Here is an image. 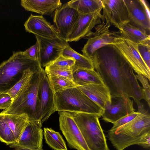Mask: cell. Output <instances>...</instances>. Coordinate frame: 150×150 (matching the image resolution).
I'll return each instance as SVG.
<instances>
[{"instance_id":"1","label":"cell","mask_w":150,"mask_h":150,"mask_svg":"<svg viewBox=\"0 0 150 150\" xmlns=\"http://www.w3.org/2000/svg\"><path fill=\"white\" fill-rule=\"evenodd\" d=\"M91 59L111 96L134 99V89L139 84L132 67L114 45L98 49Z\"/></svg>"},{"instance_id":"2","label":"cell","mask_w":150,"mask_h":150,"mask_svg":"<svg viewBox=\"0 0 150 150\" xmlns=\"http://www.w3.org/2000/svg\"><path fill=\"white\" fill-rule=\"evenodd\" d=\"M43 69L39 61L28 58L23 51L13 52L8 59L0 64V93L10 90L21 79L25 70L30 69L34 73Z\"/></svg>"},{"instance_id":"3","label":"cell","mask_w":150,"mask_h":150,"mask_svg":"<svg viewBox=\"0 0 150 150\" xmlns=\"http://www.w3.org/2000/svg\"><path fill=\"white\" fill-rule=\"evenodd\" d=\"M44 70L33 74L30 80L18 92L10 106L0 114H25L29 121L39 120L38 93Z\"/></svg>"},{"instance_id":"4","label":"cell","mask_w":150,"mask_h":150,"mask_svg":"<svg viewBox=\"0 0 150 150\" xmlns=\"http://www.w3.org/2000/svg\"><path fill=\"white\" fill-rule=\"evenodd\" d=\"M150 132V115L147 110L140 113L131 121L113 132H108V136L117 150H123L137 144L142 137Z\"/></svg>"},{"instance_id":"5","label":"cell","mask_w":150,"mask_h":150,"mask_svg":"<svg viewBox=\"0 0 150 150\" xmlns=\"http://www.w3.org/2000/svg\"><path fill=\"white\" fill-rule=\"evenodd\" d=\"M56 111L96 114L102 116L104 110L77 87L55 93Z\"/></svg>"},{"instance_id":"6","label":"cell","mask_w":150,"mask_h":150,"mask_svg":"<svg viewBox=\"0 0 150 150\" xmlns=\"http://www.w3.org/2000/svg\"><path fill=\"white\" fill-rule=\"evenodd\" d=\"M73 118L90 150H109L99 118L101 115L87 113L65 111Z\"/></svg>"},{"instance_id":"7","label":"cell","mask_w":150,"mask_h":150,"mask_svg":"<svg viewBox=\"0 0 150 150\" xmlns=\"http://www.w3.org/2000/svg\"><path fill=\"white\" fill-rule=\"evenodd\" d=\"M110 25L109 23H105L103 21L95 27V31L92 32L86 37L88 40L81 50L83 55L91 59L96 50L106 45L115 43L121 38L118 31H110Z\"/></svg>"},{"instance_id":"8","label":"cell","mask_w":150,"mask_h":150,"mask_svg":"<svg viewBox=\"0 0 150 150\" xmlns=\"http://www.w3.org/2000/svg\"><path fill=\"white\" fill-rule=\"evenodd\" d=\"M112 44L119 50L135 72L144 76L150 81V69L141 57L137 45L121 37Z\"/></svg>"},{"instance_id":"9","label":"cell","mask_w":150,"mask_h":150,"mask_svg":"<svg viewBox=\"0 0 150 150\" xmlns=\"http://www.w3.org/2000/svg\"><path fill=\"white\" fill-rule=\"evenodd\" d=\"M59 127L69 146L77 150H90L72 117L65 111H58Z\"/></svg>"},{"instance_id":"10","label":"cell","mask_w":150,"mask_h":150,"mask_svg":"<svg viewBox=\"0 0 150 150\" xmlns=\"http://www.w3.org/2000/svg\"><path fill=\"white\" fill-rule=\"evenodd\" d=\"M54 94L44 70L39 86L38 93L39 120L42 124L56 111Z\"/></svg>"},{"instance_id":"11","label":"cell","mask_w":150,"mask_h":150,"mask_svg":"<svg viewBox=\"0 0 150 150\" xmlns=\"http://www.w3.org/2000/svg\"><path fill=\"white\" fill-rule=\"evenodd\" d=\"M127 8L129 23L150 35V10L144 0H124Z\"/></svg>"},{"instance_id":"12","label":"cell","mask_w":150,"mask_h":150,"mask_svg":"<svg viewBox=\"0 0 150 150\" xmlns=\"http://www.w3.org/2000/svg\"><path fill=\"white\" fill-rule=\"evenodd\" d=\"M39 46V62L42 67H45L62 54L68 42L59 38H47L35 35Z\"/></svg>"},{"instance_id":"13","label":"cell","mask_w":150,"mask_h":150,"mask_svg":"<svg viewBox=\"0 0 150 150\" xmlns=\"http://www.w3.org/2000/svg\"><path fill=\"white\" fill-rule=\"evenodd\" d=\"M105 20L101 12L88 14L79 13L77 19L69 33L67 42L77 41L87 37L93 28Z\"/></svg>"},{"instance_id":"14","label":"cell","mask_w":150,"mask_h":150,"mask_svg":"<svg viewBox=\"0 0 150 150\" xmlns=\"http://www.w3.org/2000/svg\"><path fill=\"white\" fill-rule=\"evenodd\" d=\"M42 123L38 120L29 121L18 140L9 145L10 148L42 149Z\"/></svg>"},{"instance_id":"15","label":"cell","mask_w":150,"mask_h":150,"mask_svg":"<svg viewBox=\"0 0 150 150\" xmlns=\"http://www.w3.org/2000/svg\"><path fill=\"white\" fill-rule=\"evenodd\" d=\"M102 15L106 22L119 30L129 22L128 12L124 0H101Z\"/></svg>"},{"instance_id":"16","label":"cell","mask_w":150,"mask_h":150,"mask_svg":"<svg viewBox=\"0 0 150 150\" xmlns=\"http://www.w3.org/2000/svg\"><path fill=\"white\" fill-rule=\"evenodd\" d=\"M133 100L126 96H111V103L105 106L103 119L112 124L135 112Z\"/></svg>"},{"instance_id":"17","label":"cell","mask_w":150,"mask_h":150,"mask_svg":"<svg viewBox=\"0 0 150 150\" xmlns=\"http://www.w3.org/2000/svg\"><path fill=\"white\" fill-rule=\"evenodd\" d=\"M79 13L70 7L67 3L62 4L54 11L53 22L59 36L66 41L76 22Z\"/></svg>"},{"instance_id":"18","label":"cell","mask_w":150,"mask_h":150,"mask_svg":"<svg viewBox=\"0 0 150 150\" xmlns=\"http://www.w3.org/2000/svg\"><path fill=\"white\" fill-rule=\"evenodd\" d=\"M24 25L26 32L35 35L47 38H60L56 28L42 15L31 14Z\"/></svg>"},{"instance_id":"19","label":"cell","mask_w":150,"mask_h":150,"mask_svg":"<svg viewBox=\"0 0 150 150\" xmlns=\"http://www.w3.org/2000/svg\"><path fill=\"white\" fill-rule=\"evenodd\" d=\"M77 87L103 110L107 104L111 103L110 92L104 84H89Z\"/></svg>"},{"instance_id":"20","label":"cell","mask_w":150,"mask_h":150,"mask_svg":"<svg viewBox=\"0 0 150 150\" xmlns=\"http://www.w3.org/2000/svg\"><path fill=\"white\" fill-rule=\"evenodd\" d=\"M62 4L60 0H22L21 5L27 11L50 15Z\"/></svg>"},{"instance_id":"21","label":"cell","mask_w":150,"mask_h":150,"mask_svg":"<svg viewBox=\"0 0 150 150\" xmlns=\"http://www.w3.org/2000/svg\"><path fill=\"white\" fill-rule=\"evenodd\" d=\"M72 81L77 86L89 84H104L95 69L77 68L73 70Z\"/></svg>"},{"instance_id":"22","label":"cell","mask_w":150,"mask_h":150,"mask_svg":"<svg viewBox=\"0 0 150 150\" xmlns=\"http://www.w3.org/2000/svg\"><path fill=\"white\" fill-rule=\"evenodd\" d=\"M118 32L122 38L137 45L150 42V35L132 25L129 23L123 25Z\"/></svg>"},{"instance_id":"23","label":"cell","mask_w":150,"mask_h":150,"mask_svg":"<svg viewBox=\"0 0 150 150\" xmlns=\"http://www.w3.org/2000/svg\"><path fill=\"white\" fill-rule=\"evenodd\" d=\"M0 114L12 130L16 141L28 123L29 120L27 115L25 114L20 115L8 114Z\"/></svg>"},{"instance_id":"24","label":"cell","mask_w":150,"mask_h":150,"mask_svg":"<svg viewBox=\"0 0 150 150\" xmlns=\"http://www.w3.org/2000/svg\"><path fill=\"white\" fill-rule=\"evenodd\" d=\"M70 7L79 13L88 14L101 12L103 4L101 0H73L67 2Z\"/></svg>"},{"instance_id":"25","label":"cell","mask_w":150,"mask_h":150,"mask_svg":"<svg viewBox=\"0 0 150 150\" xmlns=\"http://www.w3.org/2000/svg\"><path fill=\"white\" fill-rule=\"evenodd\" d=\"M62 55L66 57L72 58L75 60V63L73 70L77 68L94 69L91 59L77 52L69 45L64 48Z\"/></svg>"},{"instance_id":"26","label":"cell","mask_w":150,"mask_h":150,"mask_svg":"<svg viewBox=\"0 0 150 150\" xmlns=\"http://www.w3.org/2000/svg\"><path fill=\"white\" fill-rule=\"evenodd\" d=\"M43 134L46 143L54 150H67L65 142L59 132L51 128H44Z\"/></svg>"},{"instance_id":"27","label":"cell","mask_w":150,"mask_h":150,"mask_svg":"<svg viewBox=\"0 0 150 150\" xmlns=\"http://www.w3.org/2000/svg\"><path fill=\"white\" fill-rule=\"evenodd\" d=\"M46 75L54 93L77 86L72 80L69 79L53 75Z\"/></svg>"},{"instance_id":"28","label":"cell","mask_w":150,"mask_h":150,"mask_svg":"<svg viewBox=\"0 0 150 150\" xmlns=\"http://www.w3.org/2000/svg\"><path fill=\"white\" fill-rule=\"evenodd\" d=\"M0 140L9 145L16 142L12 130L0 114Z\"/></svg>"},{"instance_id":"29","label":"cell","mask_w":150,"mask_h":150,"mask_svg":"<svg viewBox=\"0 0 150 150\" xmlns=\"http://www.w3.org/2000/svg\"><path fill=\"white\" fill-rule=\"evenodd\" d=\"M33 73L30 69L25 70L21 79L6 93L10 96L13 100L19 91L30 80Z\"/></svg>"},{"instance_id":"30","label":"cell","mask_w":150,"mask_h":150,"mask_svg":"<svg viewBox=\"0 0 150 150\" xmlns=\"http://www.w3.org/2000/svg\"><path fill=\"white\" fill-rule=\"evenodd\" d=\"M75 63V60L62 55L49 64L46 66L49 68L69 69H73Z\"/></svg>"},{"instance_id":"31","label":"cell","mask_w":150,"mask_h":150,"mask_svg":"<svg viewBox=\"0 0 150 150\" xmlns=\"http://www.w3.org/2000/svg\"><path fill=\"white\" fill-rule=\"evenodd\" d=\"M44 70L46 74L53 75L72 80L73 69H72L52 68L45 67Z\"/></svg>"},{"instance_id":"32","label":"cell","mask_w":150,"mask_h":150,"mask_svg":"<svg viewBox=\"0 0 150 150\" xmlns=\"http://www.w3.org/2000/svg\"><path fill=\"white\" fill-rule=\"evenodd\" d=\"M137 49L142 58L150 69V42L137 45Z\"/></svg>"},{"instance_id":"33","label":"cell","mask_w":150,"mask_h":150,"mask_svg":"<svg viewBox=\"0 0 150 150\" xmlns=\"http://www.w3.org/2000/svg\"><path fill=\"white\" fill-rule=\"evenodd\" d=\"M140 113L135 112L125 116L113 124L112 127L108 130L110 132H113L120 127L132 121Z\"/></svg>"},{"instance_id":"34","label":"cell","mask_w":150,"mask_h":150,"mask_svg":"<svg viewBox=\"0 0 150 150\" xmlns=\"http://www.w3.org/2000/svg\"><path fill=\"white\" fill-rule=\"evenodd\" d=\"M23 52V54L28 58L39 61V46L38 41H36L35 44Z\"/></svg>"},{"instance_id":"35","label":"cell","mask_w":150,"mask_h":150,"mask_svg":"<svg viewBox=\"0 0 150 150\" xmlns=\"http://www.w3.org/2000/svg\"><path fill=\"white\" fill-rule=\"evenodd\" d=\"M13 100L7 93H0V109L6 110L11 105Z\"/></svg>"},{"instance_id":"36","label":"cell","mask_w":150,"mask_h":150,"mask_svg":"<svg viewBox=\"0 0 150 150\" xmlns=\"http://www.w3.org/2000/svg\"><path fill=\"white\" fill-rule=\"evenodd\" d=\"M137 144L146 148H149L150 146V132L144 134Z\"/></svg>"},{"instance_id":"37","label":"cell","mask_w":150,"mask_h":150,"mask_svg":"<svg viewBox=\"0 0 150 150\" xmlns=\"http://www.w3.org/2000/svg\"><path fill=\"white\" fill-rule=\"evenodd\" d=\"M135 77L137 79L140 81L143 86V88L150 89L149 81L146 77L140 74L135 75Z\"/></svg>"},{"instance_id":"38","label":"cell","mask_w":150,"mask_h":150,"mask_svg":"<svg viewBox=\"0 0 150 150\" xmlns=\"http://www.w3.org/2000/svg\"><path fill=\"white\" fill-rule=\"evenodd\" d=\"M142 93L143 99L147 102L149 107L150 106V89L142 88Z\"/></svg>"},{"instance_id":"39","label":"cell","mask_w":150,"mask_h":150,"mask_svg":"<svg viewBox=\"0 0 150 150\" xmlns=\"http://www.w3.org/2000/svg\"><path fill=\"white\" fill-rule=\"evenodd\" d=\"M137 105L138 108L137 112L140 113H144L147 111L145 109L144 105L142 103L140 102L137 104Z\"/></svg>"},{"instance_id":"40","label":"cell","mask_w":150,"mask_h":150,"mask_svg":"<svg viewBox=\"0 0 150 150\" xmlns=\"http://www.w3.org/2000/svg\"><path fill=\"white\" fill-rule=\"evenodd\" d=\"M13 150H45L42 149H33L28 148H17L14 149Z\"/></svg>"}]
</instances>
